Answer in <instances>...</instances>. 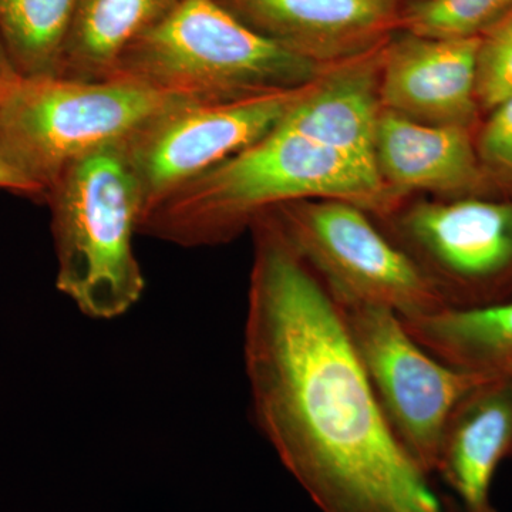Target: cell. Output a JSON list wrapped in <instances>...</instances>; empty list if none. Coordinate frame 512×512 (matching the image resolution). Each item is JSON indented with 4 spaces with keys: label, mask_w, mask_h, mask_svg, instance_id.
<instances>
[{
    "label": "cell",
    "mask_w": 512,
    "mask_h": 512,
    "mask_svg": "<svg viewBox=\"0 0 512 512\" xmlns=\"http://www.w3.org/2000/svg\"><path fill=\"white\" fill-rule=\"evenodd\" d=\"M251 227L245 373L281 463L322 512H454L387 423L333 293L269 215Z\"/></svg>",
    "instance_id": "cell-1"
},
{
    "label": "cell",
    "mask_w": 512,
    "mask_h": 512,
    "mask_svg": "<svg viewBox=\"0 0 512 512\" xmlns=\"http://www.w3.org/2000/svg\"><path fill=\"white\" fill-rule=\"evenodd\" d=\"M390 191L373 168L278 124L157 202L141 217L138 232L180 247H210L288 202L339 200L384 212L393 202Z\"/></svg>",
    "instance_id": "cell-2"
},
{
    "label": "cell",
    "mask_w": 512,
    "mask_h": 512,
    "mask_svg": "<svg viewBox=\"0 0 512 512\" xmlns=\"http://www.w3.org/2000/svg\"><path fill=\"white\" fill-rule=\"evenodd\" d=\"M328 66L249 28L220 0H180L127 47L110 77L208 103L299 89Z\"/></svg>",
    "instance_id": "cell-3"
},
{
    "label": "cell",
    "mask_w": 512,
    "mask_h": 512,
    "mask_svg": "<svg viewBox=\"0 0 512 512\" xmlns=\"http://www.w3.org/2000/svg\"><path fill=\"white\" fill-rule=\"evenodd\" d=\"M56 286L92 319L133 308L146 286L134 252L143 200L123 143L64 168L47 191Z\"/></svg>",
    "instance_id": "cell-4"
},
{
    "label": "cell",
    "mask_w": 512,
    "mask_h": 512,
    "mask_svg": "<svg viewBox=\"0 0 512 512\" xmlns=\"http://www.w3.org/2000/svg\"><path fill=\"white\" fill-rule=\"evenodd\" d=\"M190 101L123 77L19 73L0 97V151L49 191L74 161L126 143L148 121Z\"/></svg>",
    "instance_id": "cell-5"
},
{
    "label": "cell",
    "mask_w": 512,
    "mask_h": 512,
    "mask_svg": "<svg viewBox=\"0 0 512 512\" xmlns=\"http://www.w3.org/2000/svg\"><path fill=\"white\" fill-rule=\"evenodd\" d=\"M365 211L346 201L305 200L265 214L336 298L384 306L406 319L446 308L416 262Z\"/></svg>",
    "instance_id": "cell-6"
},
{
    "label": "cell",
    "mask_w": 512,
    "mask_h": 512,
    "mask_svg": "<svg viewBox=\"0 0 512 512\" xmlns=\"http://www.w3.org/2000/svg\"><path fill=\"white\" fill-rule=\"evenodd\" d=\"M336 301L387 423L421 470L433 477L448 417L487 377L454 369L431 355L392 309L349 299Z\"/></svg>",
    "instance_id": "cell-7"
},
{
    "label": "cell",
    "mask_w": 512,
    "mask_h": 512,
    "mask_svg": "<svg viewBox=\"0 0 512 512\" xmlns=\"http://www.w3.org/2000/svg\"><path fill=\"white\" fill-rule=\"evenodd\" d=\"M308 86L232 101H190L148 121L123 143L140 185L141 217L177 188L268 136Z\"/></svg>",
    "instance_id": "cell-8"
},
{
    "label": "cell",
    "mask_w": 512,
    "mask_h": 512,
    "mask_svg": "<svg viewBox=\"0 0 512 512\" xmlns=\"http://www.w3.org/2000/svg\"><path fill=\"white\" fill-rule=\"evenodd\" d=\"M394 242L429 278L446 308L498 303L512 272V204L481 200L419 202L394 222Z\"/></svg>",
    "instance_id": "cell-9"
},
{
    "label": "cell",
    "mask_w": 512,
    "mask_h": 512,
    "mask_svg": "<svg viewBox=\"0 0 512 512\" xmlns=\"http://www.w3.org/2000/svg\"><path fill=\"white\" fill-rule=\"evenodd\" d=\"M481 36L409 35L387 47L380 73L383 110L427 124L466 126L476 111Z\"/></svg>",
    "instance_id": "cell-10"
},
{
    "label": "cell",
    "mask_w": 512,
    "mask_h": 512,
    "mask_svg": "<svg viewBox=\"0 0 512 512\" xmlns=\"http://www.w3.org/2000/svg\"><path fill=\"white\" fill-rule=\"evenodd\" d=\"M238 19L325 64L370 52L394 20L393 0H220Z\"/></svg>",
    "instance_id": "cell-11"
},
{
    "label": "cell",
    "mask_w": 512,
    "mask_h": 512,
    "mask_svg": "<svg viewBox=\"0 0 512 512\" xmlns=\"http://www.w3.org/2000/svg\"><path fill=\"white\" fill-rule=\"evenodd\" d=\"M382 59L383 55L370 50L326 67L279 126L377 171Z\"/></svg>",
    "instance_id": "cell-12"
},
{
    "label": "cell",
    "mask_w": 512,
    "mask_h": 512,
    "mask_svg": "<svg viewBox=\"0 0 512 512\" xmlns=\"http://www.w3.org/2000/svg\"><path fill=\"white\" fill-rule=\"evenodd\" d=\"M512 451V379H488L454 407L441 434L436 473L456 494L458 512H498L495 471Z\"/></svg>",
    "instance_id": "cell-13"
},
{
    "label": "cell",
    "mask_w": 512,
    "mask_h": 512,
    "mask_svg": "<svg viewBox=\"0 0 512 512\" xmlns=\"http://www.w3.org/2000/svg\"><path fill=\"white\" fill-rule=\"evenodd\" d=\"M376 167L392 191L453 192L480 180L466 126L420 123L386 110L377 127Z\"/></svg>",
    "instance_id": "cell-14"
},
{
    "label": "cell",
    "mask_w": 512,
    "mask_h": 512,
    "mask_svg": "<svg viewBox=\"0 0 512 512\" xmlns=\"http://www.w3.org/2000/svg\"><path fill=\"white\" fill-rule=\"evenodd\" d=\"M402 320L410 335L446 365L487 379H512V299Z\"/></svg>",
    "instance_id": "cell-15"
},
{
    "label": "cell",
    "mask_w": 512,
    "mask_h": 512,
    "mask_svg": "<svg viewBox=\"0 0 512 512\" xmlns=\"http://www.w3.org/2000/svg\"><path fill=\"white\" fill-rule=\"evenodd\" d=\"M180 0H76L60 77L109 79L127 47Z\"/></svg>",
    "instance_id": "cell-16"
},
{
    "label": "cell",
    "mask_w": 512,
    "mask_h": 512,
    "mask_svg": "<svg viewBox=\"0 0 512 512\" xmlns=\"http://www.w3.org/2000/svg\"><path fill=\"white\" fill-rule=\"evenodd\" d=\"M76 0H0V37L23 76H59Z\"/></svg>",
    "instance_id": "cell-17"
},
{
    "label": "cell",
    "mask_w": 512,
    "mask_h": 512,
    "mask_svg": "<svg viewBox=\"0 0 512 512\" xmlns=\"http://www.w3.org/2000/svg\"><path fill=\"white\" fill-rule=\"evenodd\" d=\"M511 10L512 0H421L407 8L400 22L412 35L461 39L480 36Z\"/></svg>",
    "instance_id": "cell-18"
},
{
    "label": "cell",
    "mask_w": 512,
    "mask_h": 512,
    "mask_svg": "<svg viewBox=\"0 0 512 512\" xmlns=\"http://www.w3.org/2000/svg\"><path fill=\"white\" fill-rule=\"evenodd\" d=\"M476 96L491 110L512 97V13L481 37Z\"/></svg>",
    "instance_id": "cell-19"
},
{
    "label": "cell",
    "mask_w": 512,
    "mask_h": 512,
    "mask_svg": "<svg viewBox=\"0 0 512 512\" xmlns=\"http://www.w3.org/2000/svg\"><path fill=\"white\" fill-rule=\"evenodd\" d=\"M480 154L491 167L512 175V97L495 107L485 124Z\"/></svg>",
    "instance_id": "cell-20"
},
{
    "label": "cell",
    "mask_w": 512,
    "mask_h": 512,
    "mask_svg": "<svg viewBox=\"0 0 512 512\" xmlns=\"http://www.w3.org/2000/svg\"><path fill=\"white\" fill-rule=\"evenodd\" d=\"M0 190H8L35 200L46 201L47 191L32 178L20 171L5 154L0 151Z\"/></svg>",
    "instance_id": "cell-21"
},
{
    "label": "cell",
    "mask_w": 512,
    "mask_h": 512,
    "mask_svg": "<svg viewBox=\"0 0 512 512\" xmlns=\"http://www.w3.org/2000/svg\"><path fill=\"white\" fill-rule=\"evenodd\" d=\"M18 74V70L13 66L12 60H10L5 43H3L2 37H0V97H2L8 84L12 82Z\"/></svg>",
    "instance_id": "cell-22"
},
{
    "label": "cell",
    "mask_w": 512,
    "mask_h": 512,
    "mask_svg": "<svg viewBox=\"0 0 512 512\" xmlns=\"http://www.w3.org/2000/svg\"><path fill=\"white\" fill-rule=\"evenodd\" d=\"M413 3L421 2V0H412Z\"/></svg>",
    "instance_id": "cell-23"
},
{
    "label": "cell",
    "mask_w": 512,
    "mask_h": 512,
    "mask_svg": "<svg viewBox=\"0 0 512 512\" xmlns=\"http://www.w3.org/2000/svg\"><path fill=\"white\" fill-rule=\"evenodd\" d=\"M511 457H512V451H511Z\"/></svg>",
    "instance_id": "cell-24"
}]
</instances>
